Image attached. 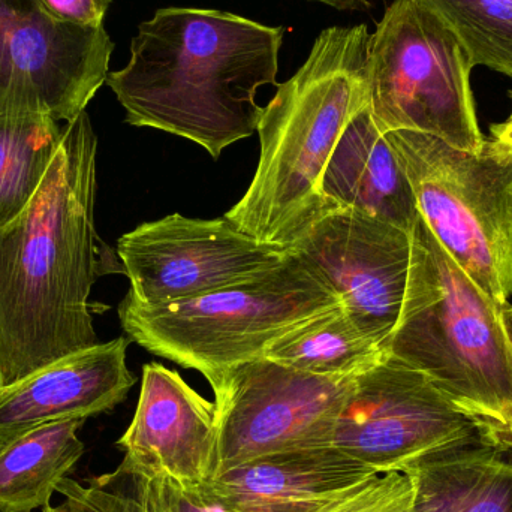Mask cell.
<instances>
[{
	"mask_svg": "<svg viewBox=\"0 0 512 512\" xmlns=\"http://www.w3.org/2000/svg\"><path fill=\"white\" fill-rule=\"evenodd\" d=\"M96 155L83 111L29 206L0 227V387L99 343L89 297L113 255L96 233Z\"/></svg>",
	"mask_w": 512,
	"mask_h": 512,
	"instance_id": "cell-1",
	"label": "cell"
},
{
	"mask_svg": "<svg viewBox=\"0 0 512 512\" xmlns=\"http://www.w3.org/2000/svg\"><path fill=\"white\" fill-rule=\"evenodd\" d=\"M283 27L203 8H162L143 21L108 84L126 123L194 141L218 159L254 135L259 87L277 84Z\"/></svg>",
	"mask_w": 512,
	"mask_h": 512,
	"instance_id": "cell-2",
	"label": "cell"
},
{
	"mask_svg": "<svg viewBox=\"0 0 512 512\" xmlns=\"http://www.w3.org/2000/svg\"><path fill=\"white\" fill-rule=\"evenodd\" d=\"M366 24L328 27L258 123V168L225 218L264 245L289 249L319 219L340 209L322 192V177L345 129L369 107Z\"/></svg>",
	"mask_w": 512,
	"mask_h": 512,
	"instance_id": "cell-3",
	"label": "cell"
},
{
	"mask_svg": "<svg viewBox=\"0 0 512 512\" xmlns=\"http://www.w3.org/2000/svg\"><path fill=\"white\" fill-rule=\"evenodd\" d=\"M408 288L385 354L426 375L463 408L496 421L512 405L504 304L486 294L418 216Z\"/></svg>",
	"mask_w": 512,
	"mask_h": 512,
	"instance_id": "cell-4",
	"label": "cell"
},
{
	"mask_svg": "<svg viewBox=\"0 0 512 512\" xmlns=\"http://www.w3.org/2000/svg\"><path fill=\"white\" fill-rule=\"evenodd\" d=\"M339 304L289 249L280 264L200 297L146 306L126 295L119 319L131 342L207 376L264 357L277 337Z\"/></svg>",
	"mask_w": 512,
	"mask_h": 512,
	"instance_id": "cell-5",
	"label": "cell"
},
{
	"mask_svg": "<svg viewBox=\"0 0 512 512\" xmlns=\"http://www.w3.org/2000/svg\"><path fill=\"white\" fill-rule=\"evenodd\" d=\"M385 137L411 183L418 215L436 242L505 306L512 294L511 147L484 141L468 152L423 132L391 131Z\"/></svg>",
	"mask_w": 512,
	"mask_h": 512,
	"instance_id": "cell-6",
	"label": "cell"
},
{
	"mask_svg": "<svg viewBox=\"0 0 512 512\" xmlns=\"http://www.w3.org/2000/svg\"><path fill=\"white\" fill-rule=\"evenodd\" d=\"M459 39L415 0H394L369 39V108L382 134L415 131L475 152L484 144Z\"/></svg>",
	"mask_w": 512,
	"mask_h": 512,
	"instance_id": "cell-7",
	"label": "cell"
},
{
	"mask_svg": "<svg viewBox=\"0 0 512 512\" xmlns=\"http://www.w3.org/2000/svg\"><path fill=\"white\" fill-rule=\"evenodd\" d=\"M484 441L508 442L496 421L468 411L423 373L385 357L355 376L331 447L384 474Z\"/></svg>",
	"mask_w": 512,
	"mask_h": 512,
	"instance_id": "cell-8",
	"label": "cell"
},
{
	"mask_svg": "<svg viewBox=\"0 0 512 512\" xmlns=\"http://www.w3.org/2000/svg\"><path fill=\"white\" fill-rule=\"evenodd\" d=\"M204 378L215 394L221 474L270 454L331 447L355 376L310 375L261 357Z\"/></svg>",
	"mask_w": 512,
	"mask_h": 512,
	"instance_id": "cell-9",
	"label": "cell"
},
{
	"mask_svg": "<svg viewBox=\"0 0 512 512\" xmlns=\"http://www.w3.org/2000/svg\"><path fill=\"white\" fill-rule=\"evenodd\" d=\"M113 50L104 26L57 20L36 0H0V116L71 122L107 81Z\"/></svg>",
	"mask_w": 512,
	"mask_h": 512,
	"instance_id": "cell-10",
	"label": "cell"
},
{
	"mask_svg": "<svg viewBox=\"0 0 512 512\" xmlns=\"http://www.w3.org/2000/svg\"><path fill=\"white\" fill-rule=\"evenodd\" d=\"M289 249L264 245L227 218L170 215L146 222L117 242L131 282L128 294L146 306L200 297L280 264Z\"/></svg>",
	"mask_w": 512,
	"mask_h": 512,
	"instance_id": "cell-11",
	"label": "cell"
},
{
	"mask_svg": "<svg viewBox=\"0 0 512 512\" xmlns=\"http://www.w3.org/2000/svg\"><path fill=\"white\" fill-rule=\"evenodd\" d=\"M289 249L322 277L352 321L385 352L408 288L411 233L354 210L336 209Z\"/></svg>",
	"mask_w": 512,
	"mask_h": 512,
	"instance_id": "cell-12",
	"label": "cell"
},
{
	"mask_svg": "<svg viewBox=\"0 0 512 512\" xmlns=\"http://www.w3.org/2000/svg\"><path fill=\"white\" fill-rule=\"evenodd\" d=\"M117 447L135 474L161 475L183 486L210 484L218 474L215 403L176 370L146 364L134 418Z\"/></svg>",
	"mask_w": 512,
	"mask_h": 512,
	"instance_id": "cell-13",
	"label": "cell"
},
{
	"mask_svg": "<svg viewBox=\"0 0 512 512\" xmlns=\"http://www.w3.org/2000/svg\"><path fill=\"white\" fill-rule=\"evenodd\" d=\"M129 343L126 337L96 343L0 387V450L42 424L113 411L135 385L126 364Z\"/></svg>",
	"mask_w": 512,
	"mask_h": 512,
	"instance_id": "cell-14",
	"label": "cell"
},
{
	"mask_svg": "<svg viewBox=\"0 0 512 512\" xmlns=\"http://www.w3.org/2000/svg\"><path fill=\"white\" fill-rule=\"evenodd\" d=\"M378 472L334 447L258 457L210 483L225 512H316Z\"/></svg>",
	"mask_w": 512,
	"mask_h": 512,
	"instance_id": "cell-15",
	"label": "cell"
},
{
	"mask_svg": "<svg viewBox=\"0 0 512 512\" xmlns=\"http://www.w3.org/2000/svg\"><path fill=\"white\" fill-rule=\"evenodd\" d=\"M322 192L340 209L354 210L412 233L417 201L399 158L369 107L343 132L325 168Z\"/></svg>",
	"mask_w": 512,
	"mask_h": 512,
	"instance_id": "cell-16",
	"label": "cell"
},
{
	"mask_svg": "<svg viewBox=\"0 0 512 512\" xmlns=\"http://www.w3.org/2000/svg\"><path fill=\"white\" fill-rule=\"evenodd\" d=\"M414 484L409 512H512V445L484 441L439 451L402 469Z\"/></svg>",
	"mask_w": 512,
	"mask_h": 512,
	"instance_id": "cell-17",
	"label": "cell"
},
{
	"mask_svg": "<svg viewBox=\"0 0 512 512\" xmlns=\"http://www.w3.org/2000/svg\"><path fill=\"white\" fill-rule=\"evenodd\" d=\"M84 418L51 421L0 450V512H33L51 496L84 453Z\"/></svg>",
	"mask_w": 512,
	"mask_h": 512,
	"instance_id": "cell-18",
	"label": "cell"
},
{
	"mask_svg": "<svg viewBox=\"0 0 512 512\" xmlns=\"http://www.w3.org/2000/svg\"><path fill=\"white\" fill-rule=\"evenodd\" d=\"M385 357L342 304L295 325L264 352V358L280 366L327 378L358 376Z\"/></svg>",
	"mask_w": 512,
	"mask_h": 512,
	"instance_id": "cell-19",
	"label": "cell"
},
{
	"mask_svg": "<svg viewBox=\"0 0 512 512\" xmlns=\"http://www.w3.org/2000/svg\"><path fill=\"white\" fill-rule=\"evenodd\" d=\"M63 137L47 116H0V227L17 218L38 192Z\"/></svg>",
	"mask_w": 512,
	"mask_h": 512,
	"instance_id": "cell-20",
	"label": "cell"
},
{
	"mask_svg": "<svg viewBox=\"0 0 512 512\" xmlns=\"http://www.w3.org/2000/svg\"><path fill=\"white\" fill-rule=\"evenodd\" d=\"M459 39L475 66L512 78V0H415Z\"/></svg>",
	"mask_w": 512,
	"mask_h": 512,
	"instance_id": "cell-21",
	"label": "cell"
},
{
	"mask_svg": "<svg viewBox=\"0 0 512 512\" xmlns=\"http://www.w3.org/2000/svg\"><path fill=\"white\" fill-rule=\"evenodd\" d=\"M56 492L65 501L57 507L47 505L42 512H144L137 475L123 463L116 471L92 478L86 484L65 478Z\"/></svg>",
	"mask_w": 512,
	"mask_h": 512,
	"instance_id": "cell-22",
	"label": "cell"
},
{
	"mask_svg": "<svg viewBox=\"0 0 512 512\" xmlns=\"http://www.w3.org/2000/svg\"><path fill=\"white\" fill-rule=\"evenodd\" d=\"M414 484L403 471L375 475L357 489L316 512H409Z\"/></svg>",
	"mask_w": 512,
	"mask_h": 512,
	"instance_id": "cell-23",
	"label": "cell"
},
{
	"mask_svg": "<svg viewBox=\"0 0 512 512\" xmlns=\"http://www.w3.org/2000/svg\"><path fill=\"white\" fill-rule=\"evenodd\" d=\"M135 475L144 512H225L210 484L183 486L161 475Z\"/></svg>",
	"mask_w": 512,
	"mask_h": 512,
	"instance_id": "cell-24",
	"label": "cell"
},
{
	"mask_svg": "<svg viewBox=\"0 0 512 512\" xmlns=\"http://www.w3.org/2000/svg\"><path fill=\"white\" fill-rule=\"evenodd\" d=\"M51 17L81 26H104L111 0H36Z\"/></svg>",
	"mask_w": 512,
	"mask_h": 512,
	"instance_id": "cell-25",
	"label": "cell"
},
{
	"mask_svg": "<svg viewBox=\"0 0 512 512\" xmlns=\"http://www.w3.org/2000/svg\"><path fill=\"white\" fill-rule=\"evenodd\" d=\"M309 2L324 3L337 11H366L370 8L367 0H309Z\"/></svg>",
	"mask_w": 512,
	"mask_h": 512,
	"instance_id": "cell-26",
	"label": "cell"
},
{
	"mask_svg": "<svg viewBox=\"0 0 512 512\" xmlns=\"http://www.w3.org/2000/svg\"><path fill=\"white\" fill-rule=\"evenodd\" d=\"M496 423L502 427L505 438L512 445V405L507 406L496 418Z\"/></svg>",
	"mask_w": 512,
	"mask_h": 512,
	"instance_id": "cell-27",
	"label": "cell"
},
{
	"mask_svg": "<svg viewBox=\"0 0 512 512\" xmlns=\"http://www.w3.org/2000/svg\"><path fill=\"white\" fill-rule=\"evenodd\" d=\"M502 325H504L505 336H507L512 354V306H507V304L502 309Z\"/></svg>",
	"mask_w": 512,
	"mask_h": 512,
	"instance_id": "cell-28",
	"label": "cell"
},
{
	"mask_svg": "<svg viewBox=\"0 0 512 512\" xmlns=\"http://www.w3.org/2000/svg\"><path fill=\"white\" fill-rule=\"evenodd\" d=\"M492 132L495 140L502 141V143L507 144L512 149V128H507V126L499 123V125L493 126Z\"/></svg>",
	"mask_w": 512,
	"mask_h": 512,
	"instance_id": "cell-29",
	"label": "cell"
},
{
	"mask_svg": "<svg viewBox=\"0 0 512 512\" xmlns=\"http://www.w3.org/2000/svg\"><path fill=\"white\" fill-rule=\"evenodd\" d=\"M508 213H510L511 227H512V183L510 191H508Z\"/></svg>",
	"mask_w": 512,
	"mask_h": 512,
	"instance_id": "cell-30",
	"label": "cell"
},
{
	"mask_svg": "<svg viewBox=\"0 0 512 512\" xmlns=\"http://www.w3.org/2000/svg\"><path fill=\"white\" fill-rule=\"evenodd\" d=\"M502 125L507 126V128H512V111H511L510 117H508L507 122L502 123Z\"/></svg>",
	"mask_w": 512,
	"mask_h": 512,
	"instance_id": "cell-31",
	"label": "cell"
}]
</instances>
